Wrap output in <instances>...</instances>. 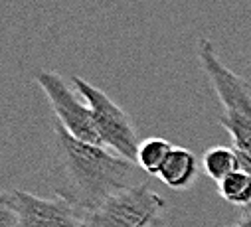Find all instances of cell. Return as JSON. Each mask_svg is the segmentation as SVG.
<instances>
[{"instance_id":"cell-7","label":"cell","mask_w":251,"mask_h":227,"mask_svg":"<svg viewBox=\"0 0 251 227\" xmlns=\"http://www.w3.org/2000/svg\"><path fill=\"white\" fill-rule=\"evenodd\" d=\"M198 176V162L196 156L182 146H174L168 154L164 166L160 168L158 178L172 190H186L194 184Z\"/></svg>"},{"instance_id":"cell-12","label":"cell","mask_w":251,"mask_h":227,"mask_svg":"<svg viewBox=\"0 0 251 227\" xmlns=\"http://www.w3.org/2000/svg\"><path fill=\"white\" fill-rule=\"evenodd\" d=\"M237 158H239V168L245 170V172L251 176V150H237Z\"/></svg>"},{"instance_id":"cell-8","label":"cell","mask_w":251,"mask_h":227,"mask_svg":"<svg viewBox=\"0 0 251 227\" xmlns=\"http://www.w3.org/2000/svg\"><path fill=\"white\" fill-rule=\"evenodd\" d=\"M204 170L206 174L222 182L226 176L233 174L235 170H239V158L233 146H212L210 150L204 152Z\"/></svg>"},{"instance_id":"cell-1","label":"cell","mask_w":251,"mask_h":227,"mask_svg":"<svg viewBox=\"0 0 251 227\" xmlns=\"http://www.w3.org/2000/svg\"><path fill=\"white\" fill-rule=\"evenodd\" d=\"M57 154L51 170V188L57 198L89 213L121 190L141 186L143 170L109 148L75 140L59 123L55 125Z\"/></svg>"},{"instance_id":"cell-14","label":"cell","mask_w":251,"mask_h":227,"mask_svg":"<svg viewBox=\"0 0 251 227\" xmlns=\"http://www.w3.org/2000/svg\"><path fill=\"white\" fill-rule=\"evenodd\" d=\"M149 227H168V225H166V219H164V217H162V213H160V215H158V217H156Z\"/></svg>"},{"instance_id":"cell-5","label":"cell","mask_w":251,"mask_h":227,"mask_svg":"<svg viewBox=\"0 0 251 227\" xmlns=\"http://www.w3.org/2000/svg\"><path fill=\"white\" fill-rule=\"evenodd\" d=\"M36 83L46 93L55 117H57V123L75 140L85 142V144L103 146V140L95 127L91 107L87 103L79 101V97L72 91V87L64 81V77L53 71H40L36 75Z\"/></svg>"},{"instance_id":"cell-13","label":"cell","mask_w":251,"mask_h":227,"mask_svg":"<svg viewBox=\"0 0 251 227\" xmlns=\"http://www.w3.org/2000/svg\"><path fill=\"white\" fill-rule=\"evenodd\" d=\"M229 227H251V211H247L237 223H233V225H229Z\"/></svg>"},{"instance_id":"cell-2","label":"cell","mask_w":251,"mask_h":227,"mask_svg":"<svg viewBox=\"0 0 251 227\" xmlns=\"http://www.w3.org/2000/svg\"><path fill=\"white\" fill-rule=\"evenodd\" d=\"M198 58L224 105V119L220 123L229 133L233 148L251 150V85L218 58L214 44L206 38L198 42Z\"/></svg>"},{"instance_id":"cell-3","label":"cell","mask_w":251,"mask_h":227,"mask_svg":"<svg viewBox=\"0 0 251 227\" xmlns=\"http://www.w3.org/2000/svg\"><path fill=\"white\" fill-rule=\"evenodd\" d=\"M74 85L77 87L83 101L91 107L95 127L103 140V146L111 152L119 154L121 158H127L137 164V152L141 146L137 129L131 117L125 113L105 91L91 85L89 81L74 75Z\"/></svg>"},{"instance_id":"cell-4","label":"cell","mask_w":251,"mask_h":227,"mask_svg":"<svg viewBox=\"0 0 251 227\" xmlns=\"http://www.w3.org/2000/svg\"><path fill=\"white\" fill-rule=\"evenodd\" d=\"M164 200L149 186H133L111 196L87 213V227H149L164 209Z\"/></svg>"},{"instance_id":"cell-11","label":"cell","mask_w":251,"mask_h":227,"mask_svg":"<svg viewBox=\"0 0 251 227\" xmlns=\"http://www.w3.org/2000/svg\"><path fill=\"white\" fill-rule=\"evenodd\" d=\"M0 227H22L20 215H18L8 192L0 196Z\"/></svg>"},{"instance_id":"cell-9","label":"cell","mask_w":251,"mask_h":227,"mask_svg":"<svg viewBox=\"0 0 251 227\" xmlns=\"http://www.w3.org/2000/svg\"><path fill=\"white\" fill-rule=\"evenodd\" d=\"M172 144L164 138H147L141 142L137 152V166L149 176H158L160 168L164 166L168 154L172 152Z\"/></svg>"},{"instance_id":"cell-6","label":"cell","mask_w":251,"mask_h":227,"mask_svg":"<svg viewBox=\"0 0 251 227\" xmlns=\"http://www.w3.org/2000/svg\"><path fill=\"white\" fill-rule=\"evenodd\" d=\"M22 227H87V213L64 198H40L28 192H8Z\"/></svg>"},{"instance_id":"cell-10","label":"cell","mask_w":251,"mask_h":227,"mask_svg":"<svg viewBox=\"0 0 251 227\" xmlns=\"http://www.w3.org/2000/svg\"><path fill=\"white\" fill-rule=\"evenodd\" d=\"M218 192L227 204L251 205V176L239 168L233 174L226 176L222 182H218Z\"/></svg>"}]
</instances>
